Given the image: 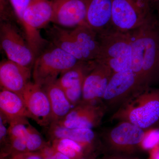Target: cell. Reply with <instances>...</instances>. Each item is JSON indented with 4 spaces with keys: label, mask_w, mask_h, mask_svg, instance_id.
I'll list each match as a JSON object with an SVG mask.
<instances>
[{
    "label": "cell",
    "mask_w": 159,
    "mask_h": 159,
    "mask_svg": "<svg viewBox=\"0 0 159 159\" xmlns=\"http://www.w3.org/2000/svg\"><path fill=\"white\" fill-rule=\"evenodd\" d=\"M132 71L147 87L159 70V18L154 15L139 28L129 31Z\"/></svg>",
    "instance_id": "1"
},
{
    "label": "cell",
    "mask_w": 159,
    "mask_h": 159,
    "mask_svg": "<svg viewBox=\"0 0 159 159\" xmlns=\"http://www.w3.org/2000/svg\"><path fill=\"white\" fill-rule=\"evenodd\" d=\"M112 120L126 122L145 129L159 121V90L147 89L130 97L117 109Z\"/></svg>",
    "instance_id": "2"
},
{
    "label": "cell",
    "mask_w": 159,
    "mask_h": 159,
    "mask_svg": "<svg viewBox=\"0 0 159 159\" xmlns=\"http://www.w3.org/2000/svg\"><path fill=\"white\" fill-rule=\"evenodd\" d=\"M98 35L100 51L97 60L108 66L114 73L132 71L129 32L111 29Z\"/></svg>",
    "instance_id": "3"
},
{
    "label": "cell",
    "mask_w": 159,
    "mask_h": 159,
    "mask_svg": "<svg viewBox=\"0 0 159 159\" xmlns=\"http://www.w3.org/2000/svg\"><path fill=\"white\" fill-rule=\"evenodd\" d=\"M80 61L73 55L51 44L35 58L32 71L34 82L43 87L56 82L58 76Z\"/></svg>",
    "instance_id": "4"
},
{
    "label": "cell",
    "mask_w": 159,
    "mask_h": 159,
    "mask_svg": "<svg viewBox=\"0 0 159 159\" xmlns=\"http://www.w3.org/2000/svg\"><path fill=\"white\" fill-rule=\"evenodd\" d=\"M146 133L129 122H119L103 134L101 146L107 153L134 156L144 144Z\"/></svg>",
    "instance_id": "5"
},
{
    "label": "cell",
    "mask_w": 159,
    "mask_h": 159,
    "mask_svg": "<svg viewBox=\"0 0 159 159\" xmlns=\"http://www.w3.org/2000/svg\"><path fill=\"white\" fill-rule=\"evenodd\" d=\"M52 15L51 0H31L24 13L21 25L26 41L36 57L48 44L40 34L39 30L51 22Z\"/></svg>",
    "instance_id": "6"
},
{
    "label": "cell",
    "mask_w": 159,
    "mask_h": 159,
    "mask_svg": "<svg viewBox=\"0 0 159 159\" xmlns=\"http://www.w3.org/2000/svg\"><path fill=\"white\" fill-rule=\"evenodd\" d=\"M147 0H112L113 29L129 32L139 28L154 15Z\"/></svg>",
    "instance_id": "7"
},
{
    "label": "cell",
    "mask_w": 159,
    "mask_h": 159,
    "mask_svg": "<svg viewBox=\"0 0 159 159\" xmlns=\"http://www.w3.org/2000/svg\"><path fill=\"white\" fill-rule=\"evenodd\" d=\"M149 88L133 71L114 73L106 90L102 102L107 108L108 106L118 108L130 97Z\"/></svg>",
    "instance_id": "8"
},
{
    "label": "cell",
    "mask_w": 159,
    "mask_h": 159,
    "mask_svg": "<svg viewBox=\"0 0 159 159\" xmlns=\"http://www.w3.org/2000/svg\"><path fill=\"white\" fill-rule=\"evenodd\" d=\"M1 47L8 59L31 69L35 55L15 26L8 21H1L0 27Z\"/></svg>",
    "instance_id": "9"
},
{
    "label": "cell",
    "mask_w": 159,
    "mask_h": 159,
    "mask_svg": "<svg viewBox=\"0 0 159 159\" xmlns=\"http://www.w3.org/2000/svg\"><path fill=\"white\" fill-rule=\"evenodd\" d=\"M107 109V107L103 102H81L73 107L63 119L54 122L67 128L93 129L101 124Z\"/></svg>",
    "instance_id": "10"
},
{
    "label": "cell",
    "mask_w": 159,
    "mask_h": 159,
    "mask_svg": "<svg viewBox=\"0 0 159 159\" xmlns=\"http://www.w3.org/2000/svg\"><path fill=\"white\" fill-rule=\"evenodd\" d=\"M113 73L110 68L104 63L95 60L93 67L84 78L81 102H102L106 90Z\"/></svg>",
    "instance_id": "11"
},
{
    "label": "cell",
    "mask_w": 159,
    "mask_h": 159,
    "mask_svg": "<svg viewBox=\"0 0 159 159\" xmlns=\"http://www.w3.org/2000/svg\"><path fill=\"white\" fill-rule=\"evenodd\" d=\"M31 119L42 126L48 127L53 122L48 97L40 86L30 81L22 95Z\"/></svg>",
    "instance_id": "12"
},
{
    "label": "cell",
    "mask_w": 159,
    "mask_h": 159,
    "mask_svg": "<svg viewBox=\"0 0 159 159\" xmlns=\"http://www.w3.org/2000/svg\"><path fill=\"white\" fill-rule=\"evenodd\" d=\"M51 22L63 27L74 28L87 24L85 0H51Z\"/></svg>",
    "instance_id": "13"
},
{
    "label": "cell",
    "mask_w": 159,
    "mask_h": 159,
    "mask_svg": "<svg viewBox=\"0 0 159 159\" xmlns=\"http://www.w3.org/2000/svg\"><path fill=\"white\" fill-rule=\"evenodd\" d=\"M94 61H80L74 67L61 74L56 80L74 107L82 101L84 81L87 74L93 67Z\"/></svg>",
    "instance_id": "14"
},
{
    "label": "cell",
    "mask_w": 159,
    "mask_h": 159,
    "mask_svg": "<svg viewBox=\"0 0 159 159\" xmlns=\"http://www.w3.org/2000/svg\"><path fill=\"white\" fill-rule=\"evenodd\" d=\"M31 69L8 59L0 64L1 89L11 91L22 96L30 82Z\"/></svg>",
    "instance_id": "15"
},
{
    "label": "cell",
    "mask_w": 159,
    "mask_h": 159,
    "mask_svg": "<svg viewBox=\"0 0 159 159\" xmlns=\"http://www.w3.org/2000/svg\"><path fill=\"white\" fill-rule=\"evenodd\" d=\"M86 23L98 34L113 29L112 0H85Z\"/></svg>",
    "instance_id": "16"
},
{
    "label": "cell",
    "mask_w": 159,
    "mask_h": 159,
    "mask_svg": "<svg viewBox=\"0 0 159 159\" xmlns=\"http://www.w3.org/2000/svg\"><path fill=\"white\" fill-rule=\"evenodd\" d=\"M47 127L51 141L54 139H70L91 151H96L98 148L97 135L92 129L67 128L56 122H52Z\"/></svg>",
    "instance_id": "17"
},
{
    "label": "cell",
    "mask_w": 159,
    "mask_h": 159,
    "mask_svg": "<svg viewBox=\"0 0 159 159\" xmlns=\"http://www.w3.org/2000/svg\"><path fill=\"white\" fill-rule=\"evenodd\" d=\"M84 61L97 60L100 54L98 34L87 24L77 26L70 31Z\"/></svg>",
    "instance_id": "18"
},
{
    "label": "cell",
    "mask_w": 159,
    "mask_h": 159,
    "mask_svg": "<svg viewBox=\"0 0 159 159\" xmlns=\"http://www.w3.org/2000/svg\"><path fill=\"white\" fill-rule=\"evenodd\" d=\"M0 111L9 122L21 118L31 119L22 97L5 89L0 92Z\"/></svg>",
    "instance_id": "19"
},
{
    "label": "cell",
    "mask_w": 159,
    "mask_h": 159,
    "mask_svg": "<svg viewBox=\"0 0 159 159\" xmlns=\"http://www.w3.org/2000/svg\"><path fill=\"white\" fill-rule=\"evenodd\" d=\"M42 88L45 91L50 101L53 118L52 122L62 120L74 107L65 93L56 82Z\"/></svg>",
    "instance_id": "20"
},
{
    "label": "cell",
    "mask_w": 159,
    "mask_h": 159,
    "mask_svg": "<svg viewBox=\"0 0 159 159\" xmlns=\"http://www.w3.org/2000/svg\"><path fill=\"white\" fill-rule=\"evenodd\" d=\"M47 32L52 44L73 55L80 61H84L70 31L54 25Z\"/></svg>",
    "instance_id": "21"
},
{
    "label": "cell",
    "mask_w": 159,
    "mask_h": 159,
    "mask_svg": "<svg viewBox=\"0 0 159 159\" xmlns=\"http://www.w3.org/2000/svg\"><path fill=\"white\" fill-rule=\"evenodd\" d=\"M51 145L54 149L71 159H79L86 154L95 152L91 151L78 142L70 139H53Z\"/></svg>",
    "instance_id": "22"
},
{
    "label": "cell",
    "mask_w": 159,
    "mask_h": 159,
    "mask_svg": "<svg viewBox=\"0 0 159 159\" xmlns=\"http://www.w3.org/2000/svg\"><path fill=\"white\" fill-rule=\"evenodd\" d=\"M33 128L34 127L30 124L27 118L14 119L9 122V138L25 139Z\"/></svg>",
    "instance_id": "23"
},
{
    "label": "cell",
    "mask_w": 159,
    "mask_h": 159,
    "mask_svg": "<svg viewBox=\"0 0 159 159\" xmlns=\"http://www.w3.org/2000/svg\"><path fill=\"white\" fill-rule=\"evenodd\" d=\"M25 139L28 152H37L50 143L46 142L42 135L34 127Z\"/></svg>",
    "instance_id": "24"
},
{
    "label": "cell",
    "mask_w": 159,
    "mask_h": 159,
    "mask_svg": "<svg viewBox=\"0 0 159 159\" xmlns=\"http://www.w3.org/2000/svg\"><path fill=\"white\" fill-rule=\"evenodd\" d=\"M37 152L43 159H71L54 149L50 143Z\"/></svg>",
    "instance_id": "25"
},
{
    "label": "cell",
    "mask_w": 159,
    "mask_h": 159,
    "mask_svg": "<svg viewBox=\"0 0 159 159\" xmlns=\"http://www.w3.org/2000/svg\"><path fill=\"white\" fill-rule=\"evenodd\" d=\"M15 14L20 24L22 23L24 13L31 0H9Z\"/></svg>",
    "instance_id": "26"
},
{
    "label": "cell",
    "mask_w": 159,
    "mask_h": 159,
    "mask_svg": "<svg viewBox=\"0 0 159 159\" xmlns=\"http://www.w3.org/2000/svg\"><path fill=\"white\" fill-rule=\"evenodd\" d=\"M9 120L0 114V143L1 146L4 147L3 149H5L9 144Z\"/></svg>",
    "instance_id": "27"
},
{
    "label": "cell",
    "mask_w": 159,
    "mask_h": 159,
    "mask_svg": "<svg viewBox=\"0 0 159 159\" xmlns=\"http://www.w3.org/2000/svg\"><path fill=\"white\" fill-rule=\"evenodd\" d=\"M9 156V158L8 159H43L37 152H28L16 154ZM1 158L5 159L1 157Z\"/></svg>",
    "instance_id": "28"
},
{
    "label": "cell",
    "mask_w": 159,
    "mask_h": 159,
    "mask_svg": "<svg viewBox=\"0 0 159 159\" xmlns=\"http://www.w3.org/2000/svg\"><path fill=\"white\" fill-rule=\"evenodd\" d=\"M97 159H142L137 156L122 155L113 154L107 153L102 157Z\"/></svg>",
    "instance_id": "29"
},
{
    "label": "cell",
    "mask_w": 159,
    "mask_h": 159,
    "mask_svg": "<svg viewBox=\"0 0 159 159\" xmlns=\"http://www.w3.org/2000/svg\"><path fill=\"white\" fill-rule=\"evenodd\" d=\"M97 152H93L84 155L79 159H97Z\"/></svg>",
    "instance_id": "30"
},
{
    "label": "cell",
    "mask_w": 159,
    "mask_h": 159,
    "mask_svg": "<svg viewBox=\"0 0 159 159\" xmlns=\"http://www.w3.org/2000/svg\"><path fill=\"white\" fill-rule=\"evenodd\" d=\"M147 1H148L149 4H150L152 8H153L155 7L157 0H147Z\"/></svg>",
    "instance_id": "31"
},
{
    "label": "cell",
    "mask_w": 159,
    "mask_h": 159,
    "mask_svg": "<svg viewBox=\"0 0 159 159\" xmlns=\"http://www.w3.org/2000/svg\"><path fill=\"white\" fill-rule=\"evenodd\" d=\"M154 7L156 8L157 11H158V17L159 18V0H157Z\"/></svg>",
    "instance_id": "32"
},
{
    "label": "cell",
    "mask_w": 159,
    "mask_h": 159,
    "mask_svg": "<svg viewBox=\"0 0 159 159\" xmlns=\"http://www.w3.org/2000/svg\"></svg>",
    "instance_id": "33"
}]
</instances>
